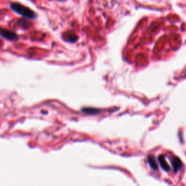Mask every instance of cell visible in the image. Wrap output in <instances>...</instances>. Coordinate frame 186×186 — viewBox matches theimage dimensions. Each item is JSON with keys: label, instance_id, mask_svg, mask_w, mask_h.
I'll return each mask as SVG.
<instances>
[{"label": "cell", "instance_id": "6da1fadb", "mask_svg": "<svg viewBox=\"0 0 186 186\" xmlns=\"http://www.w3.org/2000/svg\"><path fill=\"white\" fill-rule=\"evenodd\" d=\"M10 8L14 12L19 14L20 15L24 17V18H27V19L32 20L36 18V14L33 10L29 9V7H25L22 4H18V3H12L10 5Z\"/></svg>", "mask_w": 186, "mask_h": 186}, {"label": "cell", "instance_id": "7a4b0ae2", "mask_svg": "<svg viewBox=\"0 0 186 186\" xmlns=\"http://www.w3.org/2000/svg\"><path fill=\"white\" fill-rule=\"evenodd\" d=\"M0 36L5 38L6 39L10 40V41H15V40L18 39V36L17 34L12 31L8 30V29H3V28H0Z\"/></svg>", "mask_w": 186, "mask_h": 186}, {"label": "cell", "instance_id": "277c9868", "mask_svg": "<svg viewBox=\"0 0 186 186\" xmlns=\"http://www.w3.org/2000/svg\"><path fill=\"white\" fill-rule=\"evenodd\" d=\"M159 162H160L162 167L165 170V171H168V170H170V166L167 164V161H166L165 158H164V156H160V157L159 158Z\"/></svg>", "mask_w": 186, "mask_h": 186}, {"label": "cell", "instance_id": "8992f818", "mask_svg": "<svg viewBox=\"0 0 186 186\" xmlns=\"http://www.w3.org/2000/svg\"><path fill=\"white\" fill-rule=\"evenodd\" d=\"M172 166L175 171H177V170L180 168L181 166V162L180 161V159H177V158H175L174 161H173L172 162Z\"/></svg>", "mask_w": 186, "mask_h": 186}, {"label": "cell", "instance_id": "3957f363", "mask_svg": "<svg viewBox=\"0 0 186 186\" xmlns=\"http://www.w3.org/2000/svg\"><path fill=\"white\" fill-rule=\"evenodd\" d=\"M63 39L69 42H75L78 39V37L74 34H67L66 35L63 36Z\"/></svg>", "mask_w": 186, "mask_h": 186}, {"label": "cell", "instance_id": "5b68a950", "mask_svg": "<svg viewBox=\"0 0 186 186\" xmlns=\"http://www.w3.org/2000/svg\"><path fill=\"white\" fill-rule=\"evenodd\" d=\"M82 111L84 113H87L88 114H97L99 112V110L98 109H96V108H85L82 109Z\"/></svg>", "mask_w": 186, "mask_h": 186}, {"label": "cell", "instance_id": "52a82bcc", "mask_svg": "<svg viewBox=\"0 0 186 186\" xmlns=\"http://www.w3.org/2000/svg\"><path fill=\"white\" fill-rule=\"evenodd\" d=\"M148 162H149L150 165L151 166L152 168H153V170H156L157 165H156V160H155V159L153 158V156H149V158H148Z\"/></svg>", "mask_w": 186, "mask_h": 186}]
</instances>
